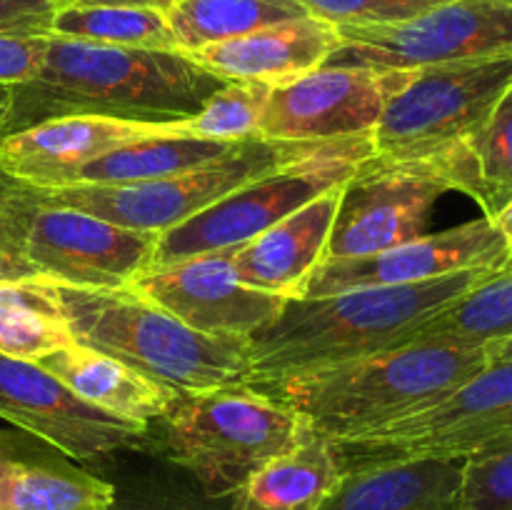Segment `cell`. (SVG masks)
Listing matches in <instances>:
<instances>
[{
	"mask_svg": "<svg viewBox=\"0 0 512 510\" xmlns=\"http://www.w3.org/2000/svg\"><path fill=\"white\" fill-rule=\"evenodd\" d=\"M225 83L180 50L118 48L48 35L38 75L13 88L3 135L63 115L185 123Z\"/></svg>",
	"mask_w": 512,
	"mask_h": 510,
	"instance_id": "cell-1",
	"label": "cell"
},
{
	"mask_svg": "<svg viewBox=\"0 0 512 510\" xmlns=\"http://www.w3.org/2000/svg\"><path fill=\"white\" fill-rule=\"evenodd\" d=\"M493 270L498 268L465 270L413 285L288 298L248 338L250 385L400 348L420 325L470 293Z\"/></svg>",
	"mask_w": 512,
	"mask_h": 510,
	"instance_id": "cell-2",
	"label": "cell"
},
{
	"mask_svg": "<svg viewBox=\"0 0 512 510\" xmlns=\"http://www.w3.org/2000/svg\"><path fill=\"white\" fill-rule=\"evenodd\" d=\"M488 363L485 348L408 343L250 388L298 413L335 445H350L430 408Z\"/></svg>",
	"mask_w": 512,
	"mask_h": 510,
	"instance_id": "cell-3",
	"label": "cell"
},
{
	"mask_svg": "<svg viewBox=\"0 0 512 510\" xmlns=\"http://www.w3.org/2000/svg\"><path fill=\"white\" fill-rule=\"evenodd\" d=\"M53 285L73 343L110 355L180 393L250 385L245 338L205 335L133 288Z\"/></svg>",
	"mask_w": 512,
	"mask_h": 510,
	"instance_id": "cell-4",
	"label": "cell"
},
{
	"mask_svg": "<svg viewBox=\"0 0 512 510\" xmlns=\"http://www.w3.org/2000/svg\"><path fill=\"white\" fill-rule=\"evenodd\" d=\"M512 88V58L463 60L410 70L385 103L370 143L383 160H433L450 190L465 193L468 150Z\"/></svg>",
	"mask_w": 512,
	"mask_h": 510,
	"instance_id": "cell-5",
	"label": "cell"
},
{
	"mask_svg": "<svg viewBox=\"0 0 512 510\" xmlns=\"http://www.w3.org/2000/svg\"><path fill=\"white\" fill-rule=\"evenodd\" d=\"M163 420L168 458L208 498H233L308 430L298 413L250 385L180 393Z\"/></svg>",
	"mask_w": 512,
	"mask_h": 510,
	"instance_id": "cell-6",
	"label": "cell"
},
{
	"mask_svg": "<svg viewBox=\"0 0 512 510\" xmlns=\"http://www.w3.org/2000/svg\"><path fill=\"white\" fill-rule=\"evenodd\" d=\"M158 235L63 208L18 185L0 203V255L20 278L70 288H123L153 263Z\"/></svg>",
	"mask_w": 512,
	"mask_h": 510,
	"instance_id": "cell-7",
	"label": "cell"
},
{
	"mask_svg": "<svg viewBox=\"0 0 512 510\" xmlns=\"http://www.w3.org/2000/svg\"><path fill=\"white\" fill-rule=\"evenodd\" d=\"M323 145L255 138L240 143L233 153L223 155L220 160L200 165L188 173L138 180V183L68 185L58 190H40V195L50 203L83 210L120 228L163 235L165 230L203 213L205 208L235 193L250 180L305 158Z\"/></svg>",
	"mask_w": 512,
	"mask_h": 510,
	"instance_id": "cell-8",
	"label": "cell"
},
{
	"mask_svg": "<svg viewBox=\"0 0 512 510\" xmlns=\"http://www.w3.org/2000/svg\"><path fill=\"white\" fill-rule=\"evenodd\" d=\"M370 155V138L330 140L315 153L250 180L203 213L158 235L150 268L200 253L238 250L310 200L345 183Z\"/></svg>",
	"mask_w": 512,
	"mask_h": 510,
	"instance_id": "cell-9",
	"label": "cell"
},
{
	"mask_svg": "<svg viewBox=\"0 0 512 510\" xmlns=\"http://www.w3.org/2000/svg\"><path fill=\"white\" fill-rule=\"evenodd\" d=\"M325 65L418 70L463 60L512 58V5L498 0H448L410 20L345 25Z\"/></svg>",
	"mask_w": 512,
	"mask_h": 510,
	"instance_id": "cell-10",
	"label": "cell"
},
{
	"mask_svg": "<svg viewBox=\"0 0 512 510\" xmlns=\"http://www.w3.org/2000/svg\"><path fill=\"white\" fill-rule=\"evenodd\" d=\"M512 433V360H490L430 408L338 445L345 468L385 460H465L490 440Z\"/></svg>",
	"mask_w": 512,
	"mask_h": 510,
	"instance_id": "cell-11",
	"label": "cell"
},
{
	"mask_svg": "<svg viewBox=\"0 0 512 510\" xmlns=\"http://www.w3.org/2000/svg\"><path fill=\"white\" fill-rule=\"evenodd\" d=\"M450 185L433 160L370 155L340 188L325 260L365 258L428 235L430 215Z\"/></svg>",
	"mask_w": 512,
	"mask_h": 510,
	"instance_id": "cell-12",
	"label": "cell"
},
{
	"mask_svg": "<svg viewBox=\"0 0 512 510\" xmlns=\"http://www.w3.org/2000/svg\"><path fill=\"white\" fill-rule=\"evenodd\" d=\"M410 70L323 68L275 85L263 120V138L328 143L370 138L385 103L408 80Z\"/></svg>",
	"mask_w": 512,
	"mask_h": 510,
	"instance_id": "cell-13",
	"label": "cell"
},
{
	"mask_svg": "<svg viewBox=\"0 0 512 510\" xmlns=\"http://www.w3.org/2000/svg\"><path fill=\"white\" fill-rule=\"evenodd\" d=\"M0 418L75 460L140 448L148 435V425L93 408L38 363L8 355H0Z\"/></svg>",
	"mask_w": 512,
	"mask_h": 510,
	"instance_id": "cell-14",
	"label": "cell"
},
{
	"mask_svg": "<svg viewBox=\"0 0 512 510\" xmlns=\"http://www.w3.org/2000/svg\"><path fill=\"white\" fill-rule=\"evenodd\" d=\"M508 263H512V255L500 230L493 220L478 218L365 258L323 260L305 280L298 298H320L355 288L413 285L465 270L503 268Z\"/></svg>",
	"mask_w": 512,
	"mask_h": 510,
	"instance_id": "cell-15",
	"label": "cell"
},
{
	"mask_svg": "<svg viewBox=\"0 0 512 510\" xmlns=\"http://www.w3.org/2000/svg\"><path fill=\"white\" fill-rule=\"evenodd\" d=\"M130 285L188 328L218 338L248 340L288 300L245 285L233 268V250L148 268Z\"/></svg>",
	"mask_w": 512,
	"mask_h": 510,
	"instance_id": "cell-16",
	"label": "cell"
},
{
	"mask_svg": "<svg viewBox=\"0 0 512 510\" xmlns=\"http://www.w3.org/2000/svg\"><path fill=\"white\" fill-rule=\"evenodd\" d=\"M175 133H185V123H133L103 115H63L3 135L0 170L28 188H68L83 168L103 155Z\"/></svg>",
	"mask_w": 512,
	"mask_h": 510,
	"instance_id": "cell-17",
	"label": "cell"
},
{
	"mask_svg": "<svg viewBox=\"0 0 512 510\" xmlns=\"http://www.w3.org/2000/svg\"><path fill=\"white\" fill-rule=\"evenodd\" d=\"M338 45L340 33L333 23L305 15L240 38L205 45L188 55L228 83L248 80L275 88L323 68Z\"/></svg>",
	"mask_w": 512,
	"mask_h": 510,
	"instance_id": "cell-18",
	"label": "cell"
},
{
	"mask_svg": "<svg viewBox=\"0 0 512 510\" xmlns=\"http://www.w3.org/2000/svg\"><path fill=\"white\" fill-rule=\"evenodd\" d=\"M340 188L343 183L233 250L238 278L250 288L280 298H298L305 280L325 260Z\"/></svg>",
	"mask_w": 512,
	"mask_h": 510,
	"instance_id": "cell-19",
	"label": "cell"
},
{
	"mask_svg": "<svg viewBox=\"0 0 512 510\" xmlns=\"http://www.w3.org/2000/svg\"><path fill=\"white\" fill-rule=\"evenodd\" d=\"M463 460H385L345 468L320 510H458Z\"/></svg>",
	"mask_w": 512,
	"mask_h": 510,
	"instance_id": "cell-20",
	"label": "cell"
},
{
	"mask_svg": "<svg viewBox=\"0 0 512 510\" xmlns=\"http://www.w3.org/2000/svg\"><path fill=\"white\" fill-rule=\"evenodd\" d=\"M35 363L93 408L133 423L148 425L163 418L180 395V390L80 343L63 345Z\"/></svg>",
	"mask_w": 512,
	"mask_h": 510,
	"instance_id": "cell-21",
	"label": "cell"
},
{
	"mask_svg": "<svg viewBox=\"0 0 512 510\" xmlns=\"http://www.w3.org/2000/svg\"><path fill=\"white\" fill-rule=\"evenodd\" d=\"M343 473L338 445L308 428L230 498V510H320Z\"/></svg>",
	"mask_w": 512,
	"mask_h": 510,
	"instance_id": "cell-22",
	"label": "cell"
},
{
	"mask_svg": "<svg viewBox=\"0 0 512 510\" xmlns=\"http://www.w3.org/2000/svg\"><path fill=\"white\" fill-rule=\"evenodd\" d=\"M113 500V483L68 465L23 458L13 435L0 450V510H110Z\"/></svg>",
	"mask_w": 512,
	"mask_h": 510,
	"instance_id": "cell-23",
	"label": "cell"
},
{
	"mask_svg": "<svg viewBox=\"0 0 512 510\" xmlns=\"http://www.w3.org/2000/svg\"><path fill=\"white\" fill-rule=\"evenodd\" d=\"M73 343L53 285L40 278H0V355L40 360Z\"/></svg>",
	"mask_w": 512,
	"mask_h": 510,
	"instance_id": "cell-24",
	"label": "cell"
},
{
	"mask_svg": "<svg viewBox=\"0 0 512 510\" xmlns=\"http://www.w3.org/2000/svg\"><path fill=\"white\" fill-rule=\"evenodd\" d=\"M512 338V263L420 325L408 343H445L488 348ZM405 343V345H408Z\"/></svg>",
	"mask_w": 512,
	"mask_h": 510,
	"instance_id": "cell-25",
	"label": "cell"
},
{
	"mask_svg": "<svg viewBox=\"0 0 512 510\" xmlns=\"http://www.w3.org/2000/svg\"><path fill=\"white\" fill-rule=\"evenodd\" d=\"M240 143H218V140L195 138L188 133L160 135L143 143L125 145L83 168L73 185H110L138 183V180L168 178L220 160L233 153Z\"/></svg>",
	"mask_w": 512,
	"mask_h": 510,
	"instance_id": "cell-26",
	"label": "cell"
},
{
	"mask_svg": "<svg viewBox=\"0 0 512 510\" xmlns=\"http://www.w3.org/2000/svg\"><path fill=\"white\" fill-rule=\"evenodd\" d=\"M310 15L300 0H180L165 13L180 53Z\"/></svg>",
	"mask_w": 512,
	"mask_h": 510,
	"instance_id": "cell-27",
	"label": "cell"
},
{
	"mask_svg": "<svg viewBox=\"0 0 512 510\" xmlns=\"http://www.w3.org/2000/svg\"><path fill=\"white\" fill-rule=\"evenodd\" d=\"M50 35L118 48L180 50L165 13L128 5H58Z\"/></svg>",
	"mask_w": 512,
	"mask_h": 510,
	"instance_id": "cell-28",
	"label": "cell"
},
{
	"mask_svg": "<svg viewBox=\"0 0 512 510\" xmlns=\"http://www.w3.org/2000/svg\"><path fill=\"white\" fill-rule=\"evenodd\" d=\"M465 195L480 205L488 220L512 200V88L470 143Z\"/></svg>",
	"mask_w": 512,
	"mask_h": 510,
	"instance_id": "cell-29",
	"label": "cell"
},
{
	"mask_svg": "<svg viewBox=\"0 0 512 510\" xmlns=\"http://www.w3.org/2000/svg\"><path fill=\"white\" fill-rule=\"evenodd\" d=\"M273 85L235 80L205 100L198 115L185 120V133L218 143H245L263 138V120Z\"/></svg>",
	"mask_w": 512,
	"mask_h": 510,
	"instance_id": "cell-30",
	"label": "cell"
},
{
	"mask_svg": "<svg viewBox=\"0 0 512 510\" xmlns=\"http://www.w3.org/2000/svg\"><path fill=\"white\" fill-rule=\"evenodd\" d=\"M458 510H512V433L463 460Z\"/></svg>",
	"mask_w": 512,
	"mask_h": 510,
	"instance_id": "cell-31",
	"label": "cell"
},
{
	"mask_svg": "<svg viewBox=\"0 0 512 510\" xmlns=\"http://www.w3.org/2000/svg\"><path fill=\"white\" fill-rule=\"evenodd\" d=\"M443 3L448 0H300L313 18L333 23L335 28L400 23Z\"/></svg>",
	"mask_w": 512,
	"mask_h": 510,
	"instance_id": "cell-32",
	"label": "cell"
},
{
	"mask_svg": "<svg viewBox=\"0 0 512 510\" xmlns=\"http://www.w3.org/2000/svg\"><path fill=\"white\" fill-rule=\"evenodd\" d=\"M110 510H230V498H208L183 485H135L123 493L115 488Z\"/></svg>",
	"mask_w": 512,
	"mask_h": 510,
	"instance_id": "cell-33",
	"label": "cell"
},
{
	"mask_svg": "<svg viewBox=\"0 0 512 510\" xmlns=\"http://www.w3.org/2000/svg\"><path fill=\"white\" fill-rule=\"evenodd\" d=\"M48 35H0V85H23L38 75Z\"/></svg>",
	"mask_w": 512,
	"mask_h": 510,
	"instance_id": "cell-34",
	"label": "cell"
},
{
	"mask_svg": "<svg viewBox=\"0 0 512 510\" xmlns=\"http://www.w3.org/2000/svg\"><path fill=\"white\" fill-rule=\"evenodd\" d=\"M58 0H0V35H50Z\"/></svg>",
	"mask_w": 512,
	"mask_h": 510,
	"instance_id": "cell-35",
	"label": "cell"
},
{
	"mask_svg": "<svg viewBox=\"0 0 512 510\" xmlns=\"http://www.w3.org/2000/svg\"><path fill=\"white\" fill-rule=\"evenodd\" d=\"M180 0H58V5H128V8H150L168 13Z\"/></svg>",
	"mask_w": 512,
	"mask_h": 510,
	"instance_id": "cell-36",
	"label": "cell"
},
{
	"mask_svg": "<svg viewBox=\"0 0 512 510\" xmlns=\"http://www.w3.org/2000/svg\"><path fill=\"white\" fill-rule=\"evenodd\" d=\"M493 225L500 230V235H503V238H505V243H508V250H510V255H512V200H510L508 205H505L503 210H500L498 215H495Z\"/></svg>",
	"mask_w": 512,
	"mask_h": 510,
	"instance_id": "cell-37",
	"label": "cell"
},
{
	"mask_svg": "<svg viewBox=\"0 0 512 510\" xmlns=\"http://www.w3.org/2000/svg\"><path fill=\"white\" fill-rule=\"evenodd\" d=\"M10 108H13V88L0 85V138H3L5 133V125H8Z\"/></svg>",
	"mask_w": 512,
	"mask_h": 510,
	"instance_id": "cell-38",
	"label": "cell"
},
{
	"mask_svg": "<svg viewBox=\"0 0 512 510\" xmlns=\"http://www.w3.org/2000/svg\"><path fill=\"white\" fill-rule=\"evenodd\" d=\"M485 350H488L490 360H512V338L488 345Z\"/></svg>",
	"mask_w": 512,
	"mask_h": 510,
	"instance_id": "cell-39",
	"label": "cell"
},
{
	"mask_svg": "<svg viewBox=\"0 0 512 510\" xmlns=\"http://www.w3.org/2000/svg\"><path fill=\"white\" fill-rule=\"evenodd\" d=\"M0 278H20L18 270L13 268V263H10L8 258H3V255H0Z\"/></svg>",
	"mask_w": 512,
	"mask_h": 510,
	"instance_id": "cell-40",
	"label": "cell"
},
{
	"mask_svg": "<svg viewBox=\"0 0 512 510\" xmlns=\"http://www.w3.org/2000/svg\"><path fill=\"white\" fill-rule=\"evenodd\" d=\"M13 185H15V180H13V178H8V175H5L3 170H0V203H3L5 193H8V190L13 188Z\"/></svg>",
	"mask_w": 512,
	"mask_h": 510,
	"instance_id": "cell-41",
	"label": "cell"
},
{
	"mask_svg": "<svg viewBox=\"0 0 512 510\" xmlns=\"http://www.w3.org/2000/svg\"><path fill=\"white\" fill-rule=\"evenodd\" d=\"M8 435H10V433H0V450H3L5 443H8Z\"/></svg>",
	"mask_w": 512,
	"mask_h": 510,
	"instance_id": "cell-42",
	"label": "cell"
},
{
	"mask_svg": "<svg viewBox=\"0 0 512 510\" xmlns=\"http://www.w3.org/2000/svg\"><path fill=\"white\" fill-rule=\"evenodd\" d=\"M498 3H505V5H512V0H498Z\"/></svg>",
	"mask_w": 512,
	"mask_h": 510,
	"instance_id": "cell-43",
	"label": "cell"
}]
</instances>
